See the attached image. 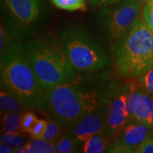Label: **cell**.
Returning <instances> with one entry per match:
<instances>
[{
    "instance_id": "26",
    "label": "cell",
    "mask_w": 153,
    "mask_h": 153,
    "mask_svg": "<svg viewBox=\"0 0 153 153\" xmlns=\"http://www.w3.org/2000/svg\"><path fill=\"white\" fill-rule=\"evenodd\" d=\"M0 152L1 153H13L14 152V148L9 145L1 143L0 145Z\"/></svg>"
},
{
    "instance_id": "24",
    "label": "cell",
    "mask_w": 153,
    "mask_h": 153,
    "mask_svg": "<svg viewBox=\"0 0 153 153\" xmlns=\"http://www.w3.org/2000/svg\"><path fill=\"white\" fill-rule=\"evenodd\" d=\"M135 153H153V135L145 139L137 147Z\"/></svg>"
},
{
    "instance_id": "27",
    "label": "cell",
    "mask_w": 153,
    "mask_h": 153,
    "mask_svg": "<svg viewBox=\"0 0 153 153\" xmlns=\"http://www.w3.org/2000/svg\"><path fill=\"white\" fill-rule=\"evenodd\" d=\"M150 127L153 130V108L152 111V115H151V120H150Z\"/></svg>"
},
{
    "instance_id": "8",
    "label": "cell",
    "mask_w": 153,
    "mask_h": 153,
    "mask_svg": "<svg viewBox=\"0 0 153 153\" xmlns=\"http://www.w3.org/2000/svg\"><path fill=\"white\" fill-rule=\"evenodd\" d=\"M133 87V80L120 85L111 99L104 133L110 139L114 138L128 122L127 101Z\"/></svg>"
},
{
    "instance_id": "12",
    "label": "cell",
    "mask_w": 153,
    "mask_h": 153,
    "mask_svg": "<svg viewBox=\"0 0 153 153\" xmlns=\"http://www.w3.org/2000/svg\"><path fill=\"white\" fill-rule=\"evenodd\" d=\"M0 108L1 113L23 112L26 108L14 94L3 87L0 91Z\"/></svg>"
},
{
    "instance_id": "4",
    "label": "cell",
    "mask_w": 153,
    "mask_h": 153,
    "mask_svg": "<svg viewBox=\"0 0 153 153\" xmlns=\"http://www.w3.org/2000/svg\"><path fill=\"white\" fill-rule=\"evenodd\" d=\"M112 48L118 70L128 80L137 79L153 66V32L142 17Z\"/></svg>"
},
{
    "instance_id": "20",
    "label": "cell",
    "mask_w": 153,
    "mask_h": 153,
    "mask_svg": "<svg viewBox=\"0 0 153 153\" xmlns=\"http://www.w3.org/2000/svg\"><path fill=\"white\" fill-rule=\"evenodd\" d=\"M135 80L143 90L153 95V66Z\"/></svg>"
},
{
    "instance_id": "2",
    "label": "cell",
    "mask_w": 153,
    "mask_h": 153,
    "mask_svg": "<svg viewBox=\"0 0 153 153\" xmlns=\"http://www.w3.org/2000/svg\"><path fill=\"white\" fill-rule=\"evenodd\" d=\"M0 40L1 87L14 94L28 109H39L45 90L24 56V45L3 26Z\"/></svg>"
},
{
    "instance_id": "10",
    "label": "cell",
    "mask_w": 153,
    "mask_h": 153,
    "mask_svg": "<svg viewBox=\"0 0 153 153\" xmlns=\"http://www.w3.org/2000/svg\"><path fill=\"white\" fill-rule=\"evenodd\" d=\"M108 105L97 107L86 114L70 128L69 134L79 146L82 145L89 137L97 133H103L106 127Z\"/></svg>"
},
{
    "instance_id": "28",
    "label": "cell",
    "mask_w": 153,
    "mask_h": 153,
    "mask_svg": "<svg viewBox=\"0 0 153 153\" xmlns=\"http://www.w3.org/2000/svg\"><path fill=\"white\" fill-rule=\"evenodd\" d=\"M140 1H142L143 3H145V2H147V1H148V0H140Z\"/></svg>"
},
{
    "instance_id": "15",
    "label": "cell",
    "mask_w": 153,
    "mask_h": 153,
    "mask_svg": "<svg viewBox=\"0 0 153 153\" xmlns=\"http://www.w3.org/2000/svg\"><path fill=\"white\" fill-rule=\"evenodd\" d=\"M28 153H56L57 150L55 143L43 138H32L26 143Z\"/></svg>"
},
{
    "instance_id": "23",
    "label": "cell",
    "mask_w": 153,
    "mask_h": 153,
    "mask_svg": "<svg viewBox=\"0 0 153 153\" xmlns=\"http://www.w3.org/2000/svg\"><path fill=\"white\" fill-rule=\"evenodd\" d=\"M48 121L43 119H37L30 130V135L32 138H42L46 128Z\"/></svg>"
},
{
    "instance_id": "21",
    "label": "cell",
    "mask_w": 153,
    "mask_h": 153,
    "mask_svg": "<svg viewBox=\"0 0 153 153\" xmlns=\"http://www.w3.org/2000/svg\"><path fill=\"white\" fill-rule=\"evenodd\" d=\"M36 114L31 111L23 113L21 122V132L23 133H30L32 127L37 120Z\"/></svg>"
},
{
    "instance_id": "19",
    "label": "cell",
    "mask_w": 153,
    "mask_h": 153,
    "mask_svg": "<svg viewBox=\"0 0 153 153\" xmlns=\"http://www.w3.org/2000/svg\"><path fill=\"white\" fill-rule=\"evenodd\" d=\"M57 8L68 11L85 10V0H51Z\"/></svg>"
},
{
    "instance_id": "16",
    "label": "cell",
    "mask_w": 153,
    "mask_h": 153,
    "mask_svg": "<svg viewBox=\"0 0 153 153\" xmlns=\"http://www.w3.org/2000/svg\"><path fill=\"white\" fill-rule=\"evenodd\" d=\"M57 152L60 153H74L79 152L78 145L70 134L62 135L55 143Z\"/></svg>"
},
{
    "instance_id": "11",
    "label": "cell",
    "mask_w": 153,
    "mask_h": 153,
    "mask_svg": "<svg viewBox=\"0 0 153 153\" xmlns=\"http://www.w3.org/2000/svg\"><path fill=\"white\" fill-rule=\"evenodd\" d=\"M153 108V95L143 90L134 111L133 120L150 126Z\"/></svg>"
},
{
    "instance_id": "22",
    "label": "cell",
    "mask_w": 153,
    "mask_h": 153,
    "mask_svg": "<svg viewBox=\"0 0 153 153\" xmlns=\"http://www.w3.org/2000/svg\"><path fill=\"white\" fill-rule=\"evenodd\" d=\"M142 18L147 26L153 32V0H148L143 6Z\"/></svg>"
},
{
    "instance_id": "25",
    "label": "cell",
    "mask_w": 153,
    "mask_h": 153,
    "mask_svg": "<svg viewBox=\"0 0 153 153\" xmlns=\"http://www.w3.org/2000/svg\"><path fill=\"white\" fill-rule=\"evenodd\" d=\"M91 5L94 7H106L108 6L115 4L123 1V0H88Z\"/></svg>"
},
{
    "instance_id": "14",
    "label": "cell",
    "mask_w": 153,
    "mask_h": 153,
    "mask_svg": "<svg viewBox=\"0 0 153 153\" xmlns=\"http://www.w3.org/2000/svg\"><path fill=\"white\" fill-rule=\"evenodd\" d=\"M22 112L1 113V133L21 132V122H22Z\"/></svg>"
},
{
    "instance_id": "6",
    "label": "cell",
    "mask_w": 153,
    "mask_h": 153,
    "mask_svg": "<svg viewBox=\"0 0 153 153\" xmlns=\"http://www.w3.org/2000/svg\"><path fill=\"white\" fill-rule=\"evenodd\" d=\"M45 14L43 0H1L3 26L19 41L37 34L43 27Z\"/></svg>"
},
{
    "instance_id": "17",
    "label": "cell",
    "mask_w": 153,
    "mask_h": 153,
    "mask_svg": "<svg viewBox=\"0 0 153 153\" xmlns=\"http://www.w3.org/2000/svg\"><path fill=\"white\" fill-rule=\"evenodd\" d=\"M62 128L63 126L57 120L50 118L42 138L55 143L62 135Z\"/></svg>"
},
{
    "instance_id": "9",
    "label": "cell",
    "mask_w": 153,
    "mask_h": 153,
    "mask_svg": "<svg viewBox=\"0 0 153 153\" xmlns=\"http://www.w3.org/2000/svg\"><path fill=\"white\" fill-rule=\"evenodd\" d=\"M151 135H153V130L150 126L137 120L129 121L116 139L110 143L106 152L135 153L137 147Z\"/></svg>"
},
{
    "instance_id": "3",
    "label": "cell",
    "mask_w": 153,
    "mask_h": 153,
    "mask_svg": "<svg viewBox=\"0 0 153 153\" xmlns=\"http://www.w3.org/2000/svg\"><path fill=\"white\" fill-rule=\"evenodd\" d=\"M23 51L45 91L79 76L59 37L44 35L30 38L24 45Z\"/></svg>"
},
{
    "instance_id": "13",
    "label": "cell",
    "mask_w": 153,
    "mask_h": 153,
    "mask_svg": "<svg viewBox=\"0 0 153 153\" xmlns=\"http://www.w3.org/2000/svg\"><path fill=\"white\" fill-rule=\"evenodd\" d=\"M110 143V138L106 137L104 134H95L82 145V152L85 153H101L106 152Z\"/></svg>"
},
{
    "instance_id": "5",
    "label": "cell",
    "mask_w": 153,
    "mask_h": 153,
    "mask_svg": "<svg viewBox=\"0 0 153 153\" xmlns=\"http://www.w3.org/2000/svg\"><path fill=\"white\" fill-rule=\"evenodd\" d=\"M59 38L78 72L90 74L109 64V58L104 49L81 26H67L60 32Z\"/></svg>"
},
{
    "instance_id": "18",
    "label": "cell",
    "mask_w": 153,
    "mask_h": 153,
    "mask_svg": "<svg viewBox=\"0 0 153 153\" xmlns=\"http://www.w3.org/2000/svg\"><path fill=\"white\" fill-rule=\"evenodd\" d=\"M27 141V137L19 133H3L1 135V143H4L14 148L23 146Z\"/></svg>"
},
{
    "instance_id": "7",
    "label": "cell",
    "mask_w": 153,
    "mask_h": 153,
    "mask_svg": "<svg viewBox=\"0 0 153 153\" xmlns=\"http://www.w3.org/2000/svg\"><path fill=\"white\" fill-rule=\"evenodd\" d=\"M143 8L140 0H123L99 11L101 32L112 47L123 39L142 17Z\"/></svg>"
},
{
    "instance_id": "1",
    "label": "cell",
    "mask_w": 153,
    "mask_h": 153,
    "mask_svg": "<svg viewBox=\"0 0 153 153\" xmlns=\"http://www.w3.org/2000/svg\"><path fill=\"white\" fill-rule=\"evenodd\" d=\"M119 86L102 76L95 81L78 76L45 91L39 109L63 127L69 128L97 107L109 104Z\"/></svg>"
}]
</instances>
